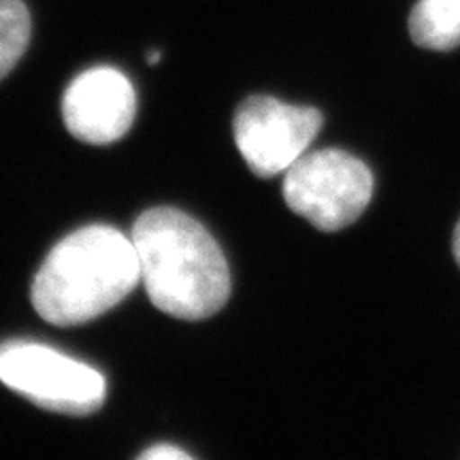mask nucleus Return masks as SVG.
<instances>
[{
    "label": "nucleus",
    "mask_w": 460,
    "mask_h": 460,
    "mask_svg": "<svg viewBox=\"0 0 460 460\" xmlns=\"http://www.w3.org/2000/svg\"><path fill=\"white\" fill-rule=\"evenodd\" d=\"M0 382L34 405L66 416L94 413L107 396L101 371L34 341L0 345Z\"/></svg>",
    "instance_id": "obj_4"
},
{
    "label": "nucleus",
    "mask_w": 460,
    "mask_h": 460,
    "mask_svg": "<svg viewBox=\"0 0 460 460\" xmlns=\"http://www.w3.org/2000/svg\"><path fill=\"white\" fill-rule=\"evenodd\" d=\"M141 281L132 239L111 226H85L49 252L32 281V305L49 324L99 318Z\"/></svg>",
    "instance_id": "obj_2"
},
{
    "label": "nucleus",
    "mask_w": 460,
    "mask_h": 460,
    "mask_svg": "<svg viewBox=\"0 0 460 460\" xmlns=\"http://www.w3.org/2000/svg\"><path fill=\"white\" fill-rule=\"evenodd\" d=\"M137 115L130 79L113 66H94L75 77L62 99V118L75 139L107 146L122 139Z\"/></svg>",
    "instance_id": "obj_6"
},
{
    "label": "nucleus",
    "mask_w": 460,
    "mask_h": 460,
    "mask_svg": "<svg viewBox=\"0 0 460 460\" xmlns=\"http://www.w3.org/2000/svg\"><path fill=\"white\" fill-rule=\"evenodd\" d=\"M32 22L22 0H0V79L7 77L31 43Z\"/></svg>",
    "instance_id": "obj_8"
},
{
    "label": "nucleus",
    "mask_w": 460,
    "mask_h": 460,
    "mask_svg": "<svg viewBox=\"0 0 460 460\" xmlns=\"http://www.w3.org/2000/svg\"><path fill=\"white\" fill-rule=\"evenodd\" d=\"M410 34L420 48L447 51L460 45V0H420L410 15Z\"/></svg>",
    "instance_id": "obj_7"
},
{
    "label": "nucleus",
    "mask_w": 460,
    "mask_h": 460,
    "mask_svg": "<svg viewBox=\"0 0 460 460\" xmlns=\"http://www.w3.org/2000/svg\"><path fill=\"white\" fill-rule=\"evenodd\" d=\"M141 281L154 307L180 320H205L230 296L220 245L200 224L172 207H156L132 226Z\"/></svg>",
    "instance_id": "obj_1"
},
{
    "label": "nucleus",
    "mask_w": 460,
    "mask_h": 460,
    "mask_svg": "<svg viewBox=\"0 0 460 460\" xmlns=\"http://www.w3.org/2000/svg\"><path fill=\"white\" fill-rule=\"evenodd\" d=\"M373 197V175L341 149L307 152L284 172V199L296 216L324 233L358 220Z\"/></svg>",
    "instance_id": "obj_3"
},
{
    "label": "nucleus",
    "mask_w": 460,
    "mask_h": 460,
    "mask_svg": "<svg viewBox=\"0 0 460 460\" xmlns=\"http://www.w3.org/2000/svg\"><path fill=\"white\" fill-rule=\"evenodd\" d=\"M141 458H146V460H163V458H166V460L183 458V460H186L188 458L190 460V454L180 450V447H172V446L163 444V446H158V447H152V450L143 452Z\"/></svg>",
    "instance_id": "obj_9"
},
{
    "label": "nucleus",
    "mask_w": 460,
    "mask_h": 460,
    "mask_svg": "<svg viewBox=\"0 0 460 460\" xmlns=\"http://www.w3.org/2000/svg\"><path fill=\"white\" fill-rule=\"evenodd\" d=\"M147 62H149V65H158L160 51H152V54H147Z\"/></svg>",
    "instance_id": "obj_11"
},
{
    "label": "nucleus",
    "mask_w": 460,
    "mask_h": 460,
    "mask_svg": "<svg viewBox=\"0 0 460 460\" xmlns=\"http://www.w3.org/2000/svg\"><path fill=\"white\" fill-rule=\"evenodd\" d=\"M454 256H456V262L460 267V222H458L456 230H454Z\"/></svg>",
    "instance_id": "obj_10"
},
{
    "label": "nucleus",
    "mask_w": 460,
    "mask_h": 460,
    "mask_svg": "<svg viewBox=\"0 0 460 460\" xmlns=\"http://www.w3.org/2000/svg\"><path fill=\"white\" fill-rule=\"evenodd\" d=\"M322 128V113L273 96H250L234 113V143L245 164L258 177L286 172L307 154Z\"/></svg>",
    "instance_id": "obj_5"
}]
</instances>
